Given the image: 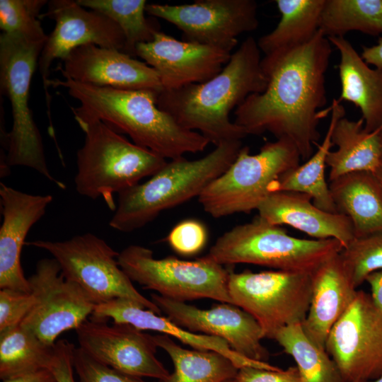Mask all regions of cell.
<instances>
[{
    "mask_svg": "<svg viewBox=\"0 0 382 382\" xmlns=\"http://www.w3.org/2000/svg\"><path fill=\"white\" fill-rule=\"evenodd\" d=\"M329 187L337 212L350 219L355 238L382 231V187L373 173H347Z\"/></svg>",
    "mask_w": 382,
    "mask_h": 382,
    "instance_id": "obj_25",
    "label": "cell"
},
{
    "mask_svg": "<svg viewBox=\"0 0 382 382\" xmlns=\"http://www.w3.org/2000/svg\"><path fill=\"white\" fill-rule=\"evenodd\" d=\"M381 129L366 132L361 117L358 120H350L344 116L336 121L331 141L337 149L330 151L326 158L330 182L349 173L366 171L374 173L376 171L382 162Z\"/></svg>",
    "mask_w": 382,
    "mask_h": 382,
    "instance_id": "obj_26",
    "label": "cell"
},
{
    "mask_svg": "<svg viewBox=\"0 0 382 382\" xmlns=\"http://www.w3.org/2000/svg\"><path fill=\"white\" fill-rule=\"evenodd\" d=\"M361 56L369 65L382 69V37H378L375 45L363 46Z\"/></svg>",
    "mask_w": 382,
    "mask_h": 382,
    "instance_id": "obj_42",
    "label": "cell"
},
{
    "mask_svg": "<svg viewBox=\"0 0 382 382\" xmlns=\"http://www.w3.org/2000/svg\"><path fill=\"white\" fill-rule=\"evenodd\" d=\"M379 139H380V144H381V158H382V127L379 132Z\"/></svg>",
    "mask_w": 382,
    "mask_h": 382,
    "instance_id": "obj_45",
    "label": "cell"
},
{
    "mask_svg": "<svg viewBox=\"0 0 382 382\" xmlns=\"http://www.w3.org/2000/svg\"><path fill=\"white\" fill-rule=\"evenodd\" d=\"M3 382H56L52 372L44 369L33 373L4 380Z\"/></svg>",
    "mask_w": 382,
    "mask_h": 382,
    "instance_id": "obj_43",
    "label": "cell"
},
{
    "mask_svg": "<svg viewBox=\"0 0 382 382\" xmlns=\"http://www.w3.org/2000/svg\"><path fill=\"white\" fill-rule=\"evenodd\" d=\"M331 117L328 129L321 144L306 162L284 173L272 185L271 192L291 191L308 195L318 208L337 213L325 176V169L328 152L333 146L331 136L336 121L345 115V110L334 98L330 108ZM339 213V212H338Z\"/></svg>",
    "mask_w": 382,
    "mask_h": 382,
    "instance_id": "obj_28",
    "label": "cell"
},
{
    "mask_svg": "<svg viewBox=\"0 0 382 382\" xmlns=\"http://www.w3.org/2000/svg\"><path fill=\"white\" fill-rule=\"evenodd\" d=\"M154 339L174 366L173 372L161 382H227L235 378L239 369L218 352L185 349L163 334L154 335Z\"/></svg>",
    "mask_w": 382,
    "mask_h": 382,
    "instance_id": "obj_29",
    "label": "cell"
},
{
    "mask_svg": "<svg viewBox=\"0 0 382 382\" xmlns=\"http://www.w3.org/2000/svg\"><path fill=\"white\" fill-rule=\"evenodd\" d=\"M254 0H197L191 4H147L146 13L162 18L182 32L183 40L214 47L227 52L238 37L259 26Z\"/></svg>",
    "mask_w": 382,
    "mask_h": 382,
    "instance_id": "obj_13",
    "label": "cell"
},
{
    "mask_svg": "<svg viewBox=\"0 0 382 382\" xmlns=\"http://www.w3.org/2000/svg\"><path fill=\"white\" fill-rule=\"evenodd\" d=\"M45 42L28 40L17 34L0 36V91L11 104L13 124L4 142L6 165L28 167L64 190L46 163L42 139L29 107L33 75Z\"/></svg>",
    "mask_w": 382,
    "mask_h": 382,
    "instance_id": "obj_6",
    "label": "cell"
},
{
    "mask_svg": "<svg viewBox=\"0 0 382 382\" xmlns=\"http://www.w3.org/2000/svg\"><path fill=\"white\" fill-rule=\"evenodd\" d=\"M235 382H303L296 366L270 370L253 366L238 369Z\"/></svg>",
    "mask_w": 382,
    "mask_h": 382,
    "instance_id": "obj_39",
    "label": "cell"
},
{
    "mask_svg": "<svg viewBox=\"0 0 382 382\" xmlns=\"http://www.w3.org/2000/svg\"><path fill=\"white\" fill-rule=\"evenodd\" d=\"M37 302L31 292L0 290V334L18 326Z\"/></svg>",
    "mask_w": 382,
    "mask_h": 382,
    "instance_id": "obj_37",
    "label": "cell"
},
{
    "mask_svg": "<svg viewBox=\"0 0 382 382\" xmlns=\"http://www.w3.org/2000/svg\"><path fill=\"white\" fill-rule=\"evenodd\" d=\"M207 231L196 219H185L175 225L167 236L172 249L177 253L189 256L200 252L207 240Z\"/></svg>",
    "mask_w": 382,
    "mask_h": 382,
    "instance_id": "obj_38",
    "label": "cell"
},
{
    "mask_svg": "<svg viewBox=\"0 0 382 382\" xmlns=\"http://www.w3.org/2000/svg\"><path fill=\"white\" fill-rule=\"evenodd\" d=\"M47 6V11L40 14V19L49 18L54 21L55 26L43 46L37 67L45 92L48 130L54 138L52 96L49 91L50 69L53 61L57 58L63 59L72 50L86 44L123 52L125 38L120 28L112 19L96 11H88L76 1L51 0Z\"/></svg>",
    "mask_w": 382,
    "mask_h": 382,
    "instance_id": "obj_14",
    "label": "cell"
},
{
    "mask_svg": "<svg viewBox=\"0 0 382 382\" xmlns=\"http://www.w3.org/2000/svg\"><path fill=\"white\" fill-rule=\"evenodd\" d=\"M374 174L382 187V162L381 163L379 166L377 168L376 171L374 173Z\"/></svg>",
    "mask_w": 382,
    "mask_h": 382,
    "instance_id": "obj_44",
    "label": "cell"
},
{
    "mask_svg": "<svg viewBox=\"0 0 382 382\" xmlns=\"http://www.w3.org/2000/svg\"><path fill=\"white\" fill-rule=\"evenodd\" d=\"M0 289L30 292L21 262L22 248L30 228L45 214L50 195H36L0 183Z\"/></svg>",
    "mask_w": 382,
    "mask_h": 382,
    "instance_id": "obj_20",
    "label": "cell"
},
{
    "mask_svg": "<svg viewBox=\"0 0 382 382\" xmlns=\"http://www.w3.org/2000/svg\"><path fill=\"white\" fill-rule=\"evenodd\" d=\"M117 260L132 282L163 297L183 302L209 299L233 304L228 290L230 272L206 255L192 261L173 256L157 259L151 250L131 245L119 253Z\"/></svg>",
    "mask_w": 382,
    "mask_h": 382,
    "instance_id": "obj_9",
    "label": "cell"
},
{
    "mask_svg": "<svg viewBox=\"0 0 382 382\" xmlns=\"http://www.w3.org/2000/svg\"><path fill=\"white\" fill-rule=\"evenodd\" d=\"M261 61L257 42L249 36L216 76L202 83L162 91L158 95V107L183 127L197 130L215 146L241 141L248 134L231 122L229 115L250 95L265 90L268 80Z\"/></svg>",
    "mask_w": 382,
    "mask_h": 382,
    "instance_id": "obj_3",
    "label": "cell"
},
{
    "mask_svg": "<svg viewBox=\"0 0 382 382\" xmlns=\"http://www.w3.org/2000/svg\"><path fill=\"white\" fill-rule=\"evenodd\" d=\"M87 319L76 330L79 347L120 372L166 381L169 371L156 356L154 336L129 324Z\"/></svg>",
    "mask_w": 382,
    "mask_h": 382,
    "instance_id": "obj_16",
    "label": "cell"
},
{
    "mask_svg": "<svg viewBox=\"0 0 382 382\" xmlns=\"http://www.w3.org/2000/svg\"><path fill=\"white\" fill-rule=\"evenodd\" d=\"M91 318L103 321L111 318L114 323L129 324L140 330H152L168 335L195 349L218 352L228 358L238 369L253 366L274 370L277 368L266 361H255L240 355L230 347L226 340L187 330L166 316L158 315L128 299L116 298L96 304Z\"/></svg>",
    "mask_w": 382,
    "mask_h": 382,
    "instance_id": "obj_21",
    "label": "cell"
},
{
    "mask_svg": "<svg viewBox=\"0 0 382 382\" xmlns=\"http://www.w3.org/2000/svg\"><path fill=\"white\" fill-rule=\"evenodd\" d=\"M319 30L325 36H344L350 31L382 34V0H325Z\"/></svg>",
    "mask_w": 382,
    "mask_h": 382,
    "instance_id": "obj_32",
    "label": "cell"
},
{
    "mask_svg": "<svg viewBox=\"0 0 382 382\" xmlns=\"http://www.w3.org/2000/svg\"><path fill=\"white\" fill-rule=\"evenodd\" d=\"M37 302L21 325L54 346L64 332L75 330L91 316L96 304L76 283L66 279L54 258L39 260L28 278Z\"/></svg>",
    "mask_w": 382,
    "mask_h": 382,
    "instance_id": "obj_15",
    "label": "cell"
},
{
    "mask_svg": "<svg viewBox=\"0 0 382 382\" xmlns=\"http://www.w3.org/2000/svg\"><path fill=\"white\" fill-rule=\"evenodd\" d=\"M49 85L66 88L79 101L78 107L71 108L77 123L101 121L166 159L203 151L210 144L202 134L183 127L161 110L157 105L158 92L96 86L68 78L50 79Z\"/></svg>",
    "mask_w": 382,
    "mask_h": 382,
    "instance_id": "obj_2",
    "label": "cell"
},
{
    "mask_svg": "<svg viewBox=\"0 0 382 382\" xmlns=\"http://www.w3.org/2000/svg\"><path fill=\"white\" fill-rule=\"evenodd\" d=\"M325 349L343 382L373 381L382 375V312L370 294L357 290L332 328Z\"/></svg>",
    "mask_w": 382,
    "mask_h": 382,
    "instance_id": "obj_12",
    "label": "cell"
},
{
    "mask_svg": "<svg viewBox=\"0 0 382 382\" xmlns=\"http://www.w3.org/2000/svg\"><path fill=\"white\" fill-rule=\"evenodd\" d=\"M74 367L79 382H148L100 363L79 347L74 352Z\"/></svg>",
    "mask_w": 382,
    "mask_h": 382,
    "instance_id": "obj_36",
    "label": "cell"
},
{
    "mask_svg": "<svg viewBox=\"0 0 382 382\" xmlns=\"http://www.w3.org/2000/svg\"><path fill=\"white\" fill-rule=\"evenodd\" d=\"M27 244L50 253L64 277L78 284L95 304L125 298L162 314L151 300L135 289L122 270L119 253L97 236L86 233L63 241L37 240Z\"/></svg>",
    "mask_w": 382,
    "mask_h": 382,
    "instance_id": "obj_10",
    "label": "cell"
},
{
    "mask_svg": "<svg viewBox=\"0 0 382 382\" xmlns=\"http://www.w3.org/2000/svg\"><path fill=\"white\" fill-rule=\"evenodd\" d=\"M339 51L341 93L338 101L354 104L361 112L364 129L372 132L382 127V69L371 68L344 36L328 37Z\"/></svg>",
    "mask_w": 382,
    "mask_h": 382,
    "instance_id": "obj_24",
    "label": "cell"
},
{
    "mask_svg": "<svg viewBox=\"0 0 382 382\" xmlns=\"http://www.w3.org/2000/svg\"><path fill=\"white\" fill-rule=\"evenodd\" d=\"M365 281L370 285L373 303L382 312V269L369 274Z\"/></svg>",
    "mask_w": 382,
    "mask_h": 382,
    "instance_id": "obj_41",
    "label": "cell"
},
{
    "mask_svg": "<svg viewBox=\"0 0 382 382\" xmlns=\"http://www.w3.org/2000/svg\"><path fill=\"white\" fill-rule=\"evenodd\" d=\"M136 56L156 70L163 91H171L214 77L228 63L231 53L178 40L160 30L152 41L137 46Z\"/></svg>",
    "mask_w": 382,
    "mask_h": 382,
    "instance_id": "obj_18",
    "label": "cell"
},
{
    "mask_svg": "<svg viewBox=\"0 0 382 382\" xmlns=\"http://www.w3.org/2000/svg\"><path fill=\"white\" fill-rule=\"evenodd\" d=\"M81 6L100 12L112 19L125 38L123 52L136 57L139 44L151 42L159 25L145 16L146 0H77Z\"/></svg>",
    "mask_w": 382,
    "mask_h": 382,
    "instance_id": "obj_33",
    "label": "cell"
},
{
    "mask_svg": "<svg viewBox=\"0 0 382 382\" xmlns=\"http://www.w3.org/2000/svg\"><path fill=\"white\" fill-rule=\"evenodd\" d=\"M331 48L319 30L306 44L271 62L261 61L267 86L236 108L233 122L248 135L269 132L277 139L289 140L301 159L308 160L320 136L318 126L323 115L318 110L326 103Z\"/></svg>",
    "mask_w": 382,
    "mask_h": 382,
    "instance_id": "obj_1",
    "label": "cell"
},
{
    "mask_svg": "<svg viewBox=\"0 0 382 382\" xmlns=\"http://www.w3.org/2000/svg\"><path fill=\"white\" fill-rule=\"evenodd\" d=\"M74 345L66 340H57L48 366L56 382H76L74 376Z\"/></svg>",
    "mask_w": 382,
    "mask_h": 382,
    "instance_id": "obj_40",
    "label": "cell"
},
{
    "mask_svg": "<svg viewBox=\"0 0 382 382\" xmlns=\"http://www.w3.org/2000/svg\"><path fill=\"white\" fill-rule=\"evenodd\" d=\"M46 0H0V28L34 42H45L47 35L40 19Z\"/></svg>",
    "mask_w": 382,
    "mask_h": 382,
    "instance_id": "obj_34",
    "label": "cell"
},
{
    "mask_svg": "<svg viewBox=\"0 0 382 382\" xmlns=\"http://www.w3.org/2000/svg\"><path fill=\"white\" fill-rule=\"evenodd\" d=\"M335 239L309 240L289 235L279 226L259 216L219 236L206 256L219 265L252 264L276 270L312 273L321 263L340 253Z\"/></svg>",
    "mask_w": 382,
    "mask_h": 382,
    "instance_id": "obj_7",
    "label": "cell"
},
{
    "mask_svg": "<svg viewBox=\"0 0 382 382\" xmlns=\"http://www.w3.org/2000/svg\"><path fill=\"white\" fill-rule=\"evenodd\" d=\"M357 289L340 253L327 259L311 273V296L302 323L307 335L325 349L328 335L354 301Z\"/></svg>",
    "mask_w": 382,
    "mask_h": 382,
    "instance_id": "obj_23",
    "label": "cell"
},
{
    "mask_svg": "<svg viewBox=\"0 0 382 382\" xmlns=\"http://www.w3.org/2000/svg\"><path fill=\"white\" fill-rule=\"evenodd\" d=\"M274 340L295 360L303 382H343L326 349L307 335L302 323L281 328Z\"/></svg>",
    "mask_w": 382,
    "mask_h": 382,
    "instance_id": "obj_30",
    "label": "cell"
},
{
    "mask_svg": "<svg viewBox=\"0 0 382 382\" xmlns=\"http://www.w3.org/2000/svg\"><path fill=\"white\" fill-rule=\"evenodd\" d=\"M53 347L21 324L0 334V378L4 381L47 369Z\"/></svg>",
    "mask_w": 382,
    "mask_h": 382,
    "instance_id": "obj_31",
    "label": "cell"
},
{
    "mask_svg": "<svg viewBox=\"0 0 382 382\" xmlns=\"http://www.w3.org/2000/svg\"><path fill=\"white\" fill-rule=\"evenodd\" d=\"M57 66L64 78L96 86L163 91L154 69L122 51L86 44L72 50Z\"/></svg>",
    "mask_w": 382,
    "mask_h": 382,
    "instance_id": "obj_19",
    "label": "cell"
},
{
    "mask_svg": "<svg viewBox=\"0 0 382 382\" xmlns=\"http://www.w3.org/2000/svg\"><path fill=\"white\" fill-rule=\"evenodd\" d=\"M355 382H371V381H355Z\"/></svg>",
    "mask_w": 382,
    "mask_h": 382,
    "instance_id": "obj_48",
    "label": "cell"
},
{
    "mask_svg": "<svg viewBox=\"0 0 382 382\" xmlns=\"http://www.w3.org/2000/svg\"><path fill=\"white\" fill-rule=\"evenodd\" d=\"M228 290L233 304L255 319L264 337L274 339L281 328L304 320L311 301V273L231 272Z\"/></svg>",
    "mask_w": 382,
    "mask_h": 382,
    "instance_id": "obj_11",
    "label": "cell"
},
{
    "mask_svg": "<svg viewBox=\"0 0 382 382\" xmlns=\"http://www.w3.org/2000/svg\"><path fill=\"white\" fill-rule=\"evenodd\" d=\"M267 222L288 225L318 240L335 239L346 248L354 238L350 219L317 207L308 195L291 191L270 193L257 208Z\"/></svg>",
    "mask_w": 382,
    "mask_h": 382,
    "instance_id": "obj_22",
    "label": "cell"
},
{
    "mask_svg": "<svg viewBox=\"0 0 382 382\" xmlns=\"http://www.w3.org/2000/svg\"><path fill=\"white\" fill-rule=\"evenodd\" d=\"M340 255L357 288L369 274L382 269V231L355 238Z\"/></svg>",
    "mask_w": 382,
    "mask_h": 382,
    "instance_id": "obj_35",
    "label": "cell"
},
{
    "mask_svg": "<svg viewBox=\"0 0 382 382\" xmlns=\"http://www.w3.org/2000/svg\"><path fill=\"white\" fill-rule=\"evenodd\" d=\"M151 298L161 313L179 326L193 332L220 337L233 351L248 359L260 361L268 359V351L261 342L265 338L261 327L238 306L221 303L209 309H201L158 294H151Z\"/></svg>",
    "mask_w": 382,
    "mask_h": 382,
    "instance_id": "obj_17",
    "label": "cell"
},
{
    "mask_svg": "<svg viewBox=\"0 0 382 382\" xmlns=\"http://www.w3.org/2000/svg\"><path fill=\"white\" fill-rule=\"evenodd\" d=\"M227 382H235V381H234V378H233V379H231V380H229V381H228Z\"/></svg>",
    "mask_w": 382,
    "mask_h": 382,
    "instance_id": "obj_47",
    "label": "cell"
},
{
    "mask_svg": "<svg viewBox=\"0 0 382 382\" xmlns=\"http://www.w3.org/2000/svg\"><path fill=\"white\" fill-rule=\"evenodd\" d=\"M281 18L276 28L257 41L265 54L262 63L271 62L308 42L319 30L325 0H276Z\"/></svg>",
    "mask_w": 382,
    "mask_h": 382,
    "instance_id": "obj_27",
    "label": "cell"
},
{
    "mask_svg": "<svg viewBox=\"0 0 382 382\" xmlns=\"http://www.w3.org/2000/svg\"><path fill=\"white\" fill-rule=\"evenodd\" d=\"M301 159L296 147L284 139L265 143L256 154L243 146L226 170L202 191L198 201L214 218L257 210L274 183L298 166Z\"/></svg>",
    "mask_w": 382,
    "mask_h": 382,
    "instance_id": "obj_8",
    "label": "cell"
},
{
    "mask_svg": "<svg viewBox=\"0 0 382 382\" xmlns=\"http://www.w3.org/2000/svg\"><path fill=\"white\" fill-rule=\"evenodd\" d=\"M371 382H382V375Z\"/></svg>",
    "mask_w": 382,
    "mask_h": 382,
    "instance_id": "obj_46",
    "label": "cell"
},
{
    "mask_svg": "<svg viewBox=\"0 0 382 382\" xmlns=\"http://www.w3.org/2000/svg\"><path fill=\"white\" fill-rule=\"evenodd\" d=\"M243 147L241 141L216 146L202 158L170 160L151 178L118 194V203L109 225L122 232L141 228L163 211L199 197L224 173Z\"/></svg>",
    "mask_w": 382,
    "mask_h": 382,
    "instance_id": "obj_4",
    "label": "cell"
},
{
    "mask_svg": "<svg viewBox=\"0 0 382 382\" xmlns=\"http://www.w3.org/2000/svg\"><path fill=\"white\" fill-rule=\"evenodd\" d=\"M78 125L85 134V141L76 153V190L92 199L102 198L112 211L117 207L115 193L152 176L167 163L166 158L130 142L101 121Z\"/></svg>",
    "mask_w": 382,
    "mask_h": 382,
    "instance_id": "obj_5",
    "label": "cell"
}]
</instances>
